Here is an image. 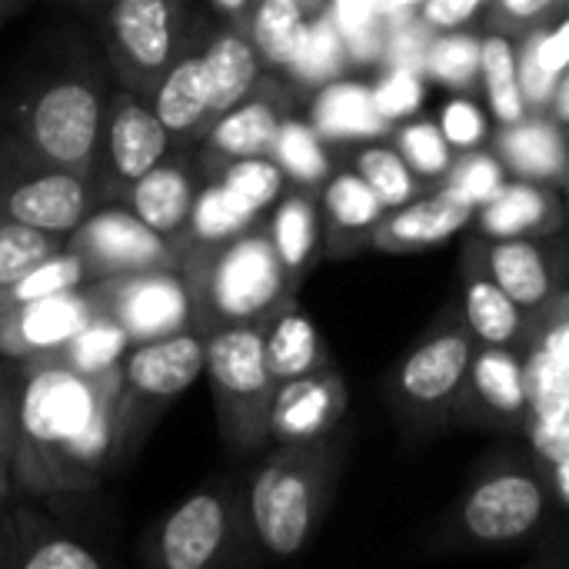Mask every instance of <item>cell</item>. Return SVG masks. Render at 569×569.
<instances>
[{"mask_svg":"<svg viewBox=\"0 0 569 569\" xmlns=\"http://www.w3.org/2000/svg\"><path fill=\"white\" fill-rule=\"evenodd\" d=\"M227 503L220 493H193L183 500L160 530V560L167 569L210 567L227 543Z\"/></svg>","mask_w":569,"mask_h":569,"instance_id":"7c38bea8","label":"cell"},{"mask_svg":"<svg viewBox=\"0 0 569 569\" xmlns=\"http://www.w3.org/2000/svg\"><path fill=\"white\" fill-rule=\"evenodd\" d=\"M13 443H17V397L0 390V460L13 467Z\"/></svg>","mask_w":569,"mask_h":569,"instance_id":"11a10c76","label":"cell"},{"mask_svg":"<svg viewBox=\"0 0 569 569\" xmlns=\"http://www.w3.org/2000/svg\"><path fill=\"white\" fill-rule=\"evenodd\" d=\"M510 13H517V17H530V13H537L547 0H500Z\"/></svg>","mask_w":569,"mask_h":569,"instance_id":"6f0895ef","label":"cell"},{"mask_svg":"<svg viewBox=\"0 0 569 569\" xmlns=\"http://www.w3.org/2000/svg\"><path fill=\"white\" fill-rule=\"evenodd\" d=\"M207 70H210V120L227 113L233 103L253 93L257 83V47L240 33H220L203 50Z\"/></svg>","mask_w":569,"mask_h":569,"instance_id":"44dd1931","label":"cell"},{"mask_svg":"<svg viewBox=\"0 0 569 569\" xmlns=\"http://www.w3.org/2000/svg\"><path fill=\"white\" fill-rule=\"evenodd\" d=\"M357 170L373 187L383 207H400L413 197V177H410L407 160L387 147H367L357 157Z\"/></svg>","mask_w":569,"mask_h":569,"instance_id":"ab89813d","label":"cell"},{"mask_svg":"<svg viewBox=\"0 0 569 569\" xmlns=\"http://www.w3.org/2000/svg\"><path fill=\"white\" fill-rule=\"evenodd\" d=\"M553 110H557V117L569 123V63L567 70L557 77V87H553Z\"/></svg>","mask_w":569,"mask_h":569,"instance_id":"9f6ffc18","label":"cell"},{"mask_svg":"<svg viewBox=\"0 0 569 569\" xmlns=\"http://www.w3.org/2000/svg\"><path fill=\"white\" fill-rule=\"evenodd\" d=\"M513 130L503 137V150L520 173L530 177H553L563 167V140L550 123H510Z\"/></svg>","mask_w":569,"mask_h":569,"instance_id":"d6a6232c","label":"cell"},{"mask_svg":"<svg viewBox=\"0 0 569 569\" xmlns=\"http://www.w3.org/2000/svg\"><path fill=\"white\" fill-rule=\"evenodd\" d=\"M197 183L190 170L177 160H160L153 170L137 177L130 183V210L160 237H167L173 247H180L190 210H193Z\"/></svg>","mask_w":569,"mask_h":569,"instance_id":"2e32d148","label":"cell"},{"mask_svg":"<svg viewBox=\"0 0 569 569\" xmlns=\"http://www.w3.org/2000/svg\"><path fill=\"white\" fill-rule=\"evenodd\" d=\"M253 227L250 217H243L230 197L223 193V187L217 180L203 183L193 197V210H190V223H187V233H183V247L190 250H203V247H217V243H227L240 233H247Z\"/></svg>","mask_w":569,"mask_h":569,"instance_id":"4316f807","label":"cell"},{"mask_svg":"<svg viewBox=\"0 0 569 569\" xmlns=\"http://www.w3.org/2000/svg\"><path fill=\"white\" fill-rule=\"evenodd\" d=\"M210 70L203 53L180 57L163 70L160 87L153 90V113L170 137H190L210 120Z\"/></svg>","mask_w":569,"mask_h":569,"instance_id":"ac0fdd59","label":"cell"},{"mask_svg":"<svg viewBox=\"0 0 569 569\" xmlns=\"http://www.w3.org/2000/svg\"><path fill=\"white\" fill-rule=\"evenodd\" d=\"M130 333L110 317V313H97L77 337H70L57 353H50L40 363H63L77 373L87 377H100L110 370H120L123 353L130 350Z\"/></svg>","mask_w":569,"mask_h":569,"instance_id":"603a6c76","label":"cell"},{"mask_svg":"<svg viewBox=\"0 0 569 569\" xmlns=\"http://www.w3.org/2000/svg\"><path fill=\"white\" fill-rule=\"evenodd\" d=\"M67 250L87 263L90 280H110L140 270H177L180 263L177 247L167 237L150 230L133 210L117 207L83 217L67 240Z\"/></svg>","mask_w":569,"mask_h":569,"instance_id":"52a82bcc","label":"cell"},{"mask_svg":"<svg viewBox=\"0 0 569 569\" xmlns=\"http://www.w3.org/2000/svg\"><path fill=\"white\" fill-rule=\"evenodd\" d=\"M493 283L520 307H537L550 297V270L533 243L507 240L490 253Z\"/></svg>","mask_w":569,"mask_h":569,"instance_id":"d4e9b609","label":"cell"},{"mask_svg":"<svg viewBox=\"0 0 569 569\" xmlns=\"http://www.w3.org/2000/svg\"><path fill=\"white\" fill-rule=\"evenodd\" d=\"M520 87L523 97H530L533 103H543L547 97H553L557 77L543 70L540 57H537V37L523 47V60H520Z\"/></svg>","mask_w":569,"mask_h":569,"instance_id":"681fc988","label":"cell"},{"mask_svg":"<svg viewBox=\"0 0 569 569\" xmlns=\"http://www.w3.org/2000/svg\"><path fill=\"white\" fill-rule=\"evenodd\" d=\"M543 513V490L537 480L520 473H503L487 480L467 503V530L477 540L503 543L523 537Z\"/></svg>","mask_w":569,"mask_h":569,"instance_id":"5bb4252c","label":"cell"},{"mask_svg":"<svg viewBox=\"0 0 569 569\" xmlns=\"http://www.w3.org/2000/svg\"><path fill=\"white\" fill-rule=\"evenodd\" d=\"M427 40H423V33L420 30H413V27H407V30H400V33H393L390 37V43H387V57H390V63L393 67H407V70H420V67H427Z\"/></svg>","mask_w":569,"mask_h":569,"instance_id":"f907efd6","label":"cell"},{"mask_svg":"<svg viewBox=\"0 0 569 569\" xmlns=\"http://www.w3.org/2000/svg\"><path fill=\"white\" fill-rule=\"evenodd\" d=\"M473 387L487 400V407H493L500 413H520L527 407L523 367L503 350H487V353L477 357Z\"/></svg>","mask_w":569,"mask_h":569,"instance_id":"e575fe53","label":"cell"},{"mask_svg":"<svg viewBox=\"0 0 569 569\" xmlns=\"http://www.w3.org/2000/svg\"><path fill=\"white\" fill-rule=\"evenodd\" d=\"M320 503V457L307 443H287L267 460L250 490L253 530L273 557L303 550Z\"/></svg>","mask_w":569,"mask_h":569,"instance_id":"277c9868","label":"cell"},{"mask_svg":"<svg viewBox=\"0 0 569 569\" xmlns=\"http://www.w3.org/2000/svg\"><path fill=\"white\" fill-rule=\"evenodd\" d=\"M327 213L337 227L343 230H367L380 220L383 203L373 193V187L360 177V173H340L327 183L323 193Z\"/></svg>","mask_w":569,"mask_h":569,"instance_id":"8d00e7d4","label":"cell"},{"mask_svg":"<svg viewBox=\"0 0 569 569\" xmlns=\"http://www.w3.org/2000/svg\"><path fill=\"white\" fill-rule=\"evenodd\" d=\"M270 243L287 273H297L317 243V213L307 197H287L270 223Z\"/></svg>","mask_w":569,"mask_h":569,"instance_id":"4dcf8cb0","label":"cell"},{"mask_svg":"<svg viewBox=\"0 0 569 569\" xmlns=\"http://www.w3.org/2000/svg\"><path fill=\"white\" fill-rule=\"evenodd\" d=\"M403 160L413 163L420 173H440L450 163V143L433 123H410L400 133Z\"/></svg>","mask_w":569,"mask_h":569,"instance_id":"b9f144b4","label":"cell"},{"mask_svg":"<svg viewBox=\"0 0 569 569\" xmlns=\"http://www.w3.org/2000/svg\"><path fill=\"white\" fill-rule=\"evenodd\" d=\"M187 290L200 333L227 323L263 320L287 290V270L267 233H240L227 243L190 250Z\"/></svg>","mask_w":569,"mask_h":569,"instance_id":"7a4b0ae2","label":"cell"},{"mask_svg":"<svg viewBox=\"0 0 569 569\" xmlns=\"http://www.w3.org/2000/svg\"><path fill=\"white\" fill-rule=\"evenodd\" d=\"M483 0H423V17L433 27H460L467 17L477 13Z\"/></svg>","mask_w":569,"mask_h":569,"instance_id":"db71d44e","label":"cell"},{"mask_svg":"<svg viewBox=\"0 0 569 569\" xmlns=\"http://www.w3.org/2000/svg\"><path fill=\"white\" fill-rule=\"evenodd\" d=\"M427 70L433 77H440L443 83H453V87L470 83V77L480 70V43L473 37H463V33L440 37L427 50Z\"/></svg>","mask_w":569,"mask_h":569,"instance_id":"60d3db41","label":"cell"},{"mask_svg":"<svg viewBox=\"0 0 569 569\" xmlns=\"http://www.w3.org/2000/svg\"><path fill=\"white\" fill-rule=\"evenodd\" d=\"M80 3H93V0H80Z\"/></svg>","mask_w":569,"mask_h":569,"instance_id":"be15d7a7","label":"cell"},{"mask_svg":"<svg viewBox=\"0 0 569 569\" xmlns=\"http://www.w3.org/2000/svg\"><path fill=\"white\" fill-rule=\"evenodd\" d=\"M537 57L547 73L560 77L569 63V20H563L553 33H537Z\"/></svg>","mask_w":569,"mask_h":569,"instance_id":"816d5d0a","label":"cell"},{"mask_svg":"<svg viewBox=\"0 0 569 569\" xmlns=\"http://www.w3.org/2000/svg\"><path fill=\"white\" fill-rule=\"evenodd\" d=\"M387 117L377 110L373 90L363 83H330L313 103V130L333 140L377 137Z\"/></svg>","mask_w":569,"mask_h":569,"instance_id":"7402d4cb","label":"cell"},{"mask_svg":"<svg viewBox=\"0 0 569 569\" xmlns=\"http://www.w3.org/2000/svg\"><path fill=\"white\" fill-rule=\"evenodd\" d=\"M63 247L67 243H60V233H47L0 213V287H10Z\"/></svg>","mask_w":569,"mask_h":569,"instance_id":"f546056e","label":"cell"},{"mask_svg":"<svg viewBox=\"0 0 569 569\" xmlns=\"http://www.w3.org/2000/svg\"><path fill=\"white\" fill-rule=\"evenodd\" d=\"M413 3H423V0H383V13H400Z\"/></svg>","mask_w":569,"mask_h":569,"instance_id":"91938a15","label":"cell"},{"mask_svg":"<svg viewBox=\"0 0 569 569\" xmlns=\"http://www.w3.org/2000/svg\"><path fill=\"white\" fill-rule=\"evenodd\" d=\"M483 230L493 237H517L530 227H537L547 217V200L540 190L520 183V187H500L493 200L483 203Z\"/></svg>","mask_w":569,"mask_h":569,"instance_id":"74e56055","label":"cell"},{"mask_svg":"<svg viewBox=\"0 0 569 569\" xmlns=\"http://www.w3.org/2000/svg\"><path fill=\"white\" fill-rule=\"evenodd\" d=\"M270 150H273V160L280 163V170L300 183H317L330 170V160L317 140V130L300 120H280V130H277V140Z\"/></svg>","mask_w":569,"mask_h":569,"instance_id":"d590c367","label":"cell"},{"mask_svg":"<svg viewBox=\"0 0 569 569\" xmlns=\"http://www.w3.org/2000/svg\"><path fill=\"white\" fill-rule=\"evenodd\" d=\"M533 443H537L540 457H547L550 463L569 457V413L533 417Z\"/></svg>","mask_w":569,"mask_h":569,"instance_id":"c3c4849f","label":"cell"},{"mask_svg":"<svg viewBox=\"0 0 569 569\" xmlns=\"http://www.w3.org/2000/svg\"><path fill=\"white\" fill-rule=\"evenodd\" d=\"M537 347H540L543 353H550L553 360H560L569 370V293L567 297H560V300L550 307Z\"/></svg>","mask_w":569,"mask_h":569,"instance_id":"7dc6e473","label":"cell"},{"mask_svg":"<svg viewBox=\"0 0 569 569\" xmlns=\"http://www.w3.org/2000/svg\"><path fill=\"white\" fill-rule=\"evenodd\" d=\"M470 363H473L470 337L460 330H450V333L427 340L423 347H417L407 357V363L400 370V387L417 403H437L457 390V383L467 377Z\"/></svg>","mask_w":569,"mask_h":569,"instance_id":"e0dca14e","label":"cell"},{"mask_svg":"<svg viewBox=\"0 0 569 569\" xmlns=\"http://www.w3.org/2000/svg\"><path fill=\"white\" fill-rule=\"evenodd\" d=\"M467 320L473 333L493 347L507 343L520 330V310L517 303L493 283V280H473L467 290Z\"/></svg>","mask_w":569,"mask_h":569,"instance_id":"836d02e7","label":"cell"},{"mask_svg":"<svg viewBox=\"0 0 569 569\" xmlns=\"http://www.w3.org/2000/svg\"><path fill=\"white\" fill-rule=\"evenodd\" d=\"M217 183L223 187V193L243 217L257 220L277 200L283 170L277 160H267V157H237V160H223Z\"/></svg>","mask_w":569,"mask_h":569,"instance_id":"484cf974","label":"cell"},{"mask_svg":"<svg viewBox=\"0 0 569 569\" xmlns=\"http://www.w3.org/2000/svg\"><path fill=\"white\" fill-rule=\"evenodd\" d=\"M203 373V333L177 330L143 343H130L120 363V400H117V447L133 443V420L140 410L157 413L163 403L180 397Z\"/></svg>","mask_w":569,"mask_h":569,"instance_id":"5b68a950","label":"cell"},{"mask_svg":"<svg viewBox=\"0 0 569 569\" xmlns=\"http://www.w3.org/2000/svg\"><path fill=\"white\" fill-rule=\"evenodd\" d=\"M343 403L347 397L333 373L313 370V373L283 380V387L273 390L270 433L280 437L283 443H310L337 423Z\"/></svg>","mask_w":569,"mask_h":569,"instance_id":"4fadbf2b","label":"cell"},{"mask_svg":"<svg viewBox=\"0 0 569 569\" xmlns=\"http://www.w3.org/2000/svg\"><path fill=\"white\" fill-rule=\"evenodd\" d=\"M500 187H503V170H500V163H497L493 157H470V160L453 173V180H450L447 190L473 207V203L493 200V197L500 193Z\"/></svg>","mask_w":569,"mask_h":569,"instance_id":"7bdbcfd3","label":"cell"},{"mask_svg":"<svg viewBox=\"0 0 569 569\" xmlns=\"http://www.w3.org/2000/svg\"><path fill=\"white\" fill-rule=\"evenodd\" d=\"M343 60H347L343 33H340L333 13H323L313 23H307V33L297 47V57L290 60V70L303 83H323L343 67Z\"/></svg>","mask_w":569,"mask_h":569,"instance_id":"1f68e13d","label":"cell"},{"mask_svg":"<svg viewBox=\"0 0 569 569\" xmlns=\"http://www.w3.org/2000/svg\"><path fill=\"white\" fill-rule=\"evenodd\" d=\"M480 70L487 77V93L490 107L503 123H520L523 120V87L517 77V53L510 40L490 37L480 43Z\"/></svg>","mask_w":569,"mask_h":569,"instance_id":"f1b7e54d","label":"cell"},{"mask_svg":"<svg viewBox=\"0 0 569 569\" xmlns=\"http://www.w3.org/2000/svg\"><path fill=\"white\" fill-rule=\"evenodd\" d=\"M267 333V363L277 383L320 370V337L317 327L300 310H283L270 320Z\"/></svg>","mask_w":569,"mask_h":569,"instance_id":"cb8c5ba5","label":"cell"},{"mask_svg":"<svg viewBox=\"0 0 569 569\" xmlns=\"http://www.w3.org/2000/svg\"><path fill=\"white\" fill-rule=\"evenodd\" d=\"M23 569H100V560L73 540H47L30 557H23Z\"/></svg>","mask_w":569,"mask_h":569,"instance_id":"bcb514c9","label":"cell"},{"mask_svg":"<svg viewBox=\"0 0 569 569\" xmlns=\"http://www.w3.org/2000/svg\"><path fill=\"white\" fill-rule=\"evenodd\" d=\"M523 383H527V407L533 410V417L569 413V370L540 347L523 367Z\"/></svg>","mask_w":569,"mask_h":569,"instance_id":"f35d334b","label":"cell"},{"mask_svg":"<svg viewBox=\"0 0 569 569\" xmlns=\"http://www.w3.org/2000/svg\"><path fill=\"white\" fill-rule=\"evenodd\" d=\"M280 130V113L267 97H243L227 113H220L207 133V150L213 160L267 157Z\"/></svg>","mask_w":569,"mask_h":569,"instance_id":"d6986e66","label":"cell"},{"mask_svg":"<svg viewBox=\"0 0 569 569\" xmlns=\"http://www.w3.org/2000/svg\"><path fill=\"white\" fill-rule=\"evenodd\" d=\"M10 477H13V473H10V463H7V460H0V500H3V497H7V490H10Z\"/></svg>","mask_w":569,"mask_h":569,"instance_id":"94428289","label":"cell"},{"mask_svg":"<svg viewBox=\"0 0 569 569\" xmlns=\"http://www.w3.org/2000/svg\"><path fill=\"white\" fill-rule=\"evenodd\" d=\"M217 7H223V10H230V13H240V10H247V3L250 0H213Z\"/></svg>","mask_w":569,"mask_h":569,"instance_id":"6125c7cd","label":"cell"},{"mask_svg":"<svg viewBox=\"0 0 569 569\" xmlns=\"http://www.w3.org/2000/svg\"><path fill=\"white\" fill-rule=\"evenodd\" d=\"M380 13H383V0H333V20L340 33L373 23L380 20Z\"/></svg>","mask_w":569,"mask_h":569,"instance_id":"f5cc1de1","label":"cell"},{"mask_svg":"<svg viewBox=\"0 0 569 569\" xmlns=\"http://www.w3.org/2000/svg\"><path fill=\"white\" fill-rule=\"evenodd\" d=\"M553 477H557V490H560L563 503H569V457L553 463Z\"/></svg>","mask_w":569,"mask_h":569,"instance_id":"680465c9","label":"cell"},{"mask_svg":"<svg viewBox=\"0 0 569 569\" xmlns=\"http://www.w3.org/2000/svg\"><path fill=\"white\" fill-rule=\"evenodd\" d=\"M120 370L87 377L63 363H30L17 390L13 480L27 493H77L117 450Z\"/></svg>","mask_w":569,"mask_h":569,"instance_id":"6da1fadb","label":"cell"},{"mask_svg":"<svg viewBox=\"0 0 569 569\" xmlns=\"http://www.w3.org/2000/svg\"><path fill=\"white\" fill-rule=\"evenodd\" d=\"M170 140L173 137L167 133L153 107L140 103L130 93L117 97L107 127V150H110V167L123 183H133L160 160H167Z\"/></svg>","mask_w":569,"mask_h":569,"instance_id":"9a60e30c","label":"cell"},{"mask_svg":"<svg viewBox=\"0 0 569 569\" xmlns=\"http://www.w3.org/2000/svg\"><path fill=\"white\" fill-rule=\"evenodd\" d=\"M100 313L97 297L87 287L60 290L27 303L0 300V357L40 363L77 337Z\"/></svg>","mask_w":569,"mask_h":569,"instance_id":"9c48e42d","label":"cell"},{"mask_svg":"<svg viewBox=\"0 0 569 569\" xmlns=\"http://www.w3.org/2000/svg\"><path fill=\"white\" fill-rule=\"evenodd\" d=\"M203 370L210 373L227 440L233 447H257L270 430V403L277 390L263 327L247 320L203 333Z\"/></svg>","mask_w":569,"mask_h":569,"instance_id":"3957f363","label":"cell"},{"mask_svg":"<svg viewBox=\"0 0 569 569\" xmlns=\"http://www.w3.org/2000/svg\"><path fill=\"white\" fill-rule=\"evenodd\" d=\"M470 203L453 197L450 190H443L433 200L413 203L403 213H397L393 220H387L377 233V243L383 250H423L433 247L447 237H453L460 227L470 223Z\"/></svg>","mask_w":569,"mask_h":569,"instance_id":"ffe728a7","label":"cell"},{"mask_svg":"<svg viewBox=\"0 0 569 569\" xmlns=\"http://www.w3.org/2000/svg\"><path fill=\"white\" fill-rule=\"evenodd\" d=\"M113 50L137 73H163L177 47L170 0H113L110 7Z\"/></svg>","mask_w":569,"mask_h":569,"instance_id":"8fae6325","label":"cell"},{"mask_svg":"<svg viewBox=\"0 0 569 569\" xmlns=\"http://www.w3.org/2000/svg\"><path fill=\"white\" fill-rule=\"evenodd\" d=\"M103 130V100L90 80L70 77L50 83L27 113L30 147L63 170H90L93 150Z\"/></svg>","mask_w":569,"mask_h":569,"instance_id":"8992f818","label":"cell"},{"mask_svg":"<svg viewBox=\"0 0 569 569\" xmlns=\"http://www.w3.org/2000/svg\"><path fill=\"white\" fill-rule=\"evenodd\" d=\"M440 133L447 137L450 147L470 150V147H477V143L483 140L487 120H483V113L477 110V103L457 97V100H450V103L443 107V113H440Z\"/></svg>","mask_w":569,"mask_h":569,"instance_id":"f6af8a7d","label":"cell"},{"mask_svg":"<svg viewBox=\"0 0 569 569\" xmlns=\"http://www.w3.org/2000/svg\"><path fill=\"white\" fill-rule=\"evenodd\" d=\"M373 100H377V110L393 120V117H407L420 107L423 100V83L417 77V70H407V67H393L380 87L373 90Z\"/></svg>","mask_w":569,"mask_h":569,"instance_id":"ee69618b","label":"cell"},{"mask_svg":"<svg viewBox=\"0 0 569 569\" xmlns=\"http://www.w3.org/2000/svg\"><path fill=\"white\" fill-rule=\"evenodd\" d=\"M567 183H569V177H567Z\"/></svg>","mask_w":569,"mask_h":569,"instance_id":"e7e4bbea","label":"cell"},{"mask_svg":"<svg viewBox=\"0 0 569 569\" xmlns=\"http://www.w3.org/2000/svg\"><path fill=\"white\" fill-rule=\"evenodd\" d=\"M100 313H110L133 343L187 330L193 320V303L187 280L177 270H140L90 283Z\"/></svg>","mask_w":569,"mask_h":569,"instance_id":"ba28073f","label":"cell"},{"mask_svg":"<svg viewBox=\"0 0 569 569\" xmlns=\"http://www.w3.org/2000/svg\"><path fill=\"white\" fill-rule=\"evenodd\" d=\"M303 33H307V20H303L300 0H260L253 13L257 57L277 67H290Z\"/></svg>","mask_w":569,"mask_h":569,"instance_id":"83f0119b","label":"cell"},{"mask_svg":"<svg viewBox=\"0 0 569 569\" xmlns=\"http://www.w3.org/2000/svg\"><path fill=\"white\" fill-rule=\"evenodd\" d=\"M90 210V187L83 173L50 167L43 173L17 180L0 197V213L47 233H73Z\"/></svg>","mask_w":569,"mask_h":569,"instance_id":"30bf717a","label":"cell"}]
</instances>
